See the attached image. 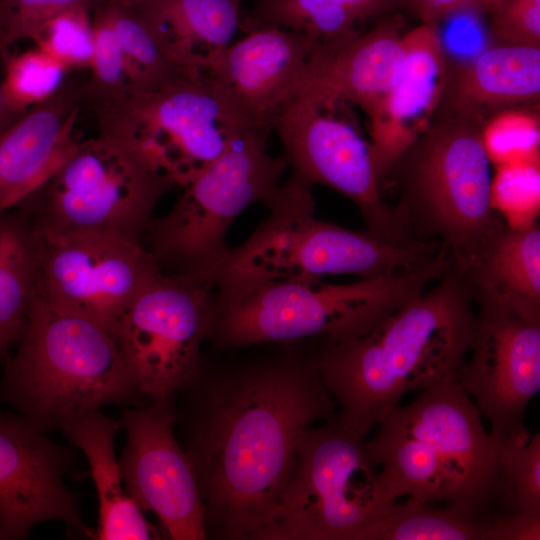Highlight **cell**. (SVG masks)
Instances as JSON below:
<instances>
[{
    "instance_id": "7a4b0ae2",
    "label": "cell",
    "mask_w": 540,
    "mask_h": 540,
    "mask_svg": "<svg viewBox=\"0 0 540 540\" xmlns=\"http://www.w3.org/2000/svg\"><path fill=\"white\" fill-rule=\"evenodd\" d=\"M477 306L466 273L454 266L422 293L352 339L323 343L315 356L339 407L338 420L365 436L413 390H425L465 362Z\"/></svg>"
},
{
    "instance_id": "7402d4cb",
    "label": "cell",
    "mask_w": 540,
    "mask_h": 540,
    "mask_svg": "<svg viewBox=\"0 0 540 540\" xmlns=\"http://www.w3.org/2000/svg\"><path fill=\"white\" fill-rule=\"evenodd\" d=\"M402 35L398 22L386 20L363 34L319 43L309 60L304 90L352 103L367 115L400 76Z\"/></svg>"
},
{
    "instance_id": "bcb514c9",
    "label": "cell",
    "mask_w": 540,
    "mask_h": 540,
    "mask_svg": "<svg viewBox=\"0 0 540 540\" xmlns=\"http://www.w3.org/2000/svg\"><path fill=\"white\" fill-rule=\"evenodd\" d=\"M1 213H2V212H0V214H1Z\"/></svg>"
},
{
    "instance_id": "b9f144b4",
    "label": "cell",
    "mask_w": 540,
    "mask_h": 540,
    "mask_svg": "<svg viewBox=\"0 0 540 540\" xmlns=\"http://www.w3.org/2000/svg\"><path fill=\"white\" fill-rule=\"evenodd\" d=\"M10 344L6 338L0 333V353H2Z\"/></svg>"
},
{
    "instance_id": "d4e9b609",
    "label": "cell",
    "mask_w": 540,
    "mask_h": 540,
    "mask_svg": "<svg viewBox=\"0 0 540 540\" xmlns=\"http://www.w3.org/2000/svg\"><path fill=\"white\" fill-rule=\"evenodd\" d=\"M474 296L508 305L540 322V228L506 226L467 269Z\"/></svg>"
},
{
    "instance_id": "ba28073f",
    "label": "cell",
    "mask_w": 540,
    "mask_h": 540,
    "mask_svg": "<svg viewBox=\"0 0 540 540\" xmlns=\"http://www.w3.org/2000/svg\"><path fill=\"white\" fill-rule=\"evenodd\" d=\"M91 107L98 135L119 143L180 188L209 167L234 137L251 125L200 70H184L158 87L129 89Z\"/></svg>"
},
{
    "instance_id": "ee69618b",
    "label": "cell",
    "mask_w": 540,
    "mask_h": 540,
    "mask_svg": "<svg viewBox=\"0 0 540 540\" xmlns=\"http://www.w3.org/2000/svg\"><path fill=\"white\" fill-rule=\"evenodd\" d=\"M107 1H112V2L125 4V5H132L138 2L139 0H107Z\"/></svg>"
},
{
    "instance_id": "603a6c76",
    "label": "cell",
    "mask_w": 540,
    "mask_h": 540,
    "mask_svg": "<svg viewBox=\"0 0 540 540\" xmlns=\"http://www.w3.org/2000/svg\"><path fill=\"white\" fill-rule=\"evenodd\" d=\"M241 0H139L132 6L176 67L205 71L241 28Z\"/></svg>"
},
{
    "instance_id": "8992f818",
    "label": "cell",
    "mask_w": 540,
    "mask_h": 540,
    "mask_svg": "<svg viewBox=\"0 0 540 540\" xmlns=\"http://www.w3.org/2000/svg\"><path fill=\"white\" fill-rule=\"evenodd\" d=\"M440 249L427 267L391 278L347 284L268 280L222 299L214 296L209 339L219 348L291 343L319 337L323 343L360 336L422 293L449 268Z\"/></svg>"
},
{
    "instance_id": "f546056e",
    "label": "cell",
    "mask_w": 540,
    "mask_h": 540,
    "mask_svg": "<svg viewBox=\"0 0 540 540\" xmlns=\"http://www.w3.org/2000/svg\"><path fill=\"white\" fill-rule=\"evenodd\" d=\"M495 444L500 463L498 503L506 512L540 514V433Z\"/></svg>"
},
{
    "instance_id": "1f68e13d",
    "label": "cell",
    "mask_w": 540,
    "mask_h": 540,
    "mask_svg": "<svg viewBox=\"0 0 540 540\" xmlns=\"http://www.w3.org/2000/svg\"><path fill=\"white\" fill-rule=\"evenodd\" d=\"M67 70L37 46L9 56L1 80L5 97L13 108L25 113L62 87Z\"/></svg>"
},
{
    "instance_id": "8fae6325",
    "label": "cell",
    "mask_w": 540,
    "mask_h": 540,
    "mask_svg": "<svg viewBox=\"0 0 540 540\" xmlns=\"http://www.w3.org/2000/svg\"><path fill=\"white\" fill-rule=\"evenodd\" d=\"M214 320L210 282L157 273L111 330L140 395L171 400L202 366Z\"/></svg>"
},
{
    "instance_id": "9c48e42d",
    "label": "cell",
    "mask_w": 540,
    "mask_h": 540,
    "mask_svg": "<svg viewBox=\"0 0 540 540\" xmlns=\"http://www.w3.org/2000/svg\"><path fill=\"white\" fill-rule=\"evenodd\" d=\"M173 187L125 147L98 135L81 141L18 207L42 232H102L142 242L157 203Z\"/></svg>"
},
{
    "instance_id": "5b68a950",
    "label": "cell",
    "mask_w": 540,
    "mask_h": 540,
    "mask_svg": "<svg viewBox=\"0 0 540 540\" xmlns=\"http://www.w3.org/2000/svg\"><path fill=\"white\" fill-rule=\"evenodd\" d=\"M481 132L470 120L433 121L384 179L397 188L393 208L409 236L440 244L461 270L506 228L491 204V162Z\"/></svg>"
},
{
    "instance_id": "484cf974",
    "label": "cell",
    "mask_w": 540,
    "mask_h": 540,
    "mask_svg": "<svg viewBox=\"0 0 540 540\" xmlns=\"http://www.w3.org/2000/svg\"><path fill=\"white\" fill-rule=\"evenodd\" d=\"M39 241L30 215L0 214V333L15 344L38 295Z\"/></svg>"
},
{
    "instance_id": "5bb4252c",
    "label": "cell",
    "mask_w": 540,
    "mask_h": 540,
    "mask_svg": "<svg viewBox=\"0 0 540 540\" xmlns=\"http://www.w3.org/2000/svg\"><path fill=\"white\" fill-rule=\"evenodd\" d=\"M477 322L457 378L490 422L494 442L529 438L522 419L540 390V322L506 304L474 296Z\"/></svg>"
},
{
    "instance_id": "d6986e66",
    "label": "cell",
    "mask_w": 540,
    "mask_h": 540,
    "mask_svg": "<svg viewBox=\"0 0 540 540\" xmlns=\"http://www.w3.org/2000/svg\"><path fill=\"white\" fill-rule=\"evenodd\" d=\"M402 44L400 76L367 114L381 188L399 156L430 126L449 66L436 25L421 23L402 35Z\"/></svg>"
},
{
    "instance_id": "4316f807",
    "label": "cell",
    "mask_w": 540,
    "mask_h": 540,
    "mask_svg": "<svg viewBox=\"0 0 540 540\" xmlns=\"http://www.w3.org/2000/svg\"><path fill=\"white\" fill-rule=\"evenodd\" d=\"M394 0H255L246 31L276 27L307 34L320 43L349 37L363 20L388 9Z\"/></svg>"
},
{
    "instance_id": "52a82bcc",
    "label": "cell",
    "mask_w": 540,
    "mask_h": 540,
    "mask_svg": "<svg viewBox=\"0 0 540 540\" xmlns=\"http://www.w3.org/2000/svg\"><path fill=\"white\" fill-rule=\"evenodd\" d=\"M272 128L248 125L226 150L187 185L171 210L152 219L142 243L167 275L210 282L224 262L227 232L249 205L267 206L281 187L287 166L272 156Z\"/></svg>"
},
{
    "instance_id": "f6af8a7d",
    "label": "cell",
    "mask_w": 540,
    "mask_h": 540,
    "mask_svg": "<svg viewBox=\"0 0 540 540\" xmlns=\"http://www.w3.org/2000/svg\"><path fill=\"white\" fill-rule=\"evenodd\" d=\"M0 539H3V536H2V534H1V533H0Z\"/></svg>"
},
{
    "instance_id": "2e32d148",
    "label": "cell",
    "mask_w": 540,
    "mask_h": 540,
    "mask_svg": "<svg viewBox=\"0 0 540 540\" xmlns=\"http://www.w3.org/2000/svg\"><path fill=\"white\" fill-rule=\"evenodd\" d=\"M172 400L123 410L120 425L127 439L118 464L127 494L143 512L157 516L169 538L203 540L205 508L193 464L175 437Z\"/></svg>"
},
{
    "instance_id": "7bdbcfd3",
    "label": "cell",
    "mask_w": 540,
    "mask_h": 540,
    "mask_svg": "<svg viewBox=\"0 0 540 540\" xmlns=\"http://www.w3.org/2000/svg\"><path fill=\"white\" fill-rule=\"evenodd\" d=\"M504 0H489V12L495 10Z\"/></svg>"
},
{
    "instance_id": "4fadbf2b",
    "label": "cell",
    "mask_w": 540,
    "mask_h": 540,
    "mask_svg": "<svg viewBox=\"0 0 540 540\" xmlns=\"http://www.w3.org/2000/svg\"><path fill=\"white\" fill-rule=\"evenodd\" d=\"M36 230L37 296L109 332L136 295L160 272L141 241L102 232L53 234Z\"/></svg>"
},
{
    "instance_id": "74e56055",
    "label": "cell",
    "mask_w": 540,
    "mask_h": 540,
    "mask_svg": "<svg viewBox=\"0 0 540 540\" xmlns=\"http://www.w3.org/2000/svg\"><path fill=\"white\" fill-rule=\"evenodd\" d=\"M484 540H539L540 514L492 513L484 519Z\"/></svg>"
},
{
    "instance_id": "44dd1931",
    "label": "cell",
    "mask_w": 540,
    "mask_h": 540,
    "mask_svg": "<svg viewBox=\"0 0 540 540\" xmlns=\"http://www.w3.org/2000/svg\"><path fill=\"white\" fill-rule=\"evenodd\" d=\"M540 47L491 44L475 57L450 63L433 121L482 125L504 110L538 106Z\"/></svg>"
},
{
    "instance_id": "e0dca14e",
    "label": "cell",
    "mask_w": 540,
    "mask_h": 540,
    "mask_svg": "<svg viewBox=\"0 0 540 540\" xmlns=\"http://www.w3.org/2000/svg\"><path fill=\"white\" fill-rule=\"evenodd\" d=\"M73 454L17 412L0 410V533L25 539L45 521L63 522L86 537L75 493L65 484Z\"/></svg>"
},
{
    "instance_id": "60d3db41",
    "label": "cell",
    "mask_w": 540,
    "mask_h": 540,
    "mask_svg": "<svg viewBox=\"0 0 540 540\" xmlns=\"http://www.w3.org/2000/svg\"><path fill=\"white\" fill-rule=\"evenodd\" d=\"M6 53L5 46H4V30L1 20V13H0V57H4Z\"/></svg>"
},
{
    "instance_id": "4dcf8cb0",
    "label": "cell",
    "mask_w": 540,
    "mask_h": 540,
    "mask_svg": "<svg viewBox=\"0 0 540 540\" xmlns=\"http://www.w3.org/2000/svg\"><path fill=\"white\" fill-rule=\"evenodd\" d=\"M491 204L508 228L523 229L537 224L540 160L496 165L491 178Z\"/></svg>"
},
{
    "instance_id": "836d02e7",
    "label": "cell",
    "mask_w": 540,
    "mask_h": 540,
    "mask_svg": "<svg viewBox=\"0 0 540 540\" xmlns=\"http://www.w3.org/2000/svg\"><path fill=\"white\" fill-rule=\"evenodd\" d=\"M94 50L91 78L84 84V100L90 105L117 97L131 88L122 52L110 23L96 7L91 13Z\"/></svg>"
},
{
    "instance_id": "f1b7e54d",
    "label": "cell",
    "mask_w": 540,
    "mask_h": 540,
    "mask_svg": "<svg viewBox=\"0 0 540 540\" xmlns=\"http://www.w3.org/2000/svg\"><path fill=\"white\" fill-rule=\"evenodd\" d=\"M98 8L110 23L122 52L130 89H152L184 71L163 54L132 5L105 0Z\"/></svg>"
},
{
    "instance_id": "d6a6232c",
    "label": "cell",
    "mask_w": 540,
    "mask_h": 540,
    "mask_svg": "<svg viewBox=\"0 0 540 540\" xmlns=\"http://www.w3.org/2000/svg\"><path fill=\"white\" fill-rule=\"evenodd\" d=\"M482 141L491 163L540 160L539 105L504 110L482 124Z\"/></svg>"
},
{
    "instance_id": "f35d334b",
    "label": "cell",
    "mask_w": 540,
    "mask_h": 540,
    "mask_svg": "<svg viewBox=\"0 0 540 540\" xmlns=\"http://www.w3.org/2000/svg\"><path fill=\"white\" fill-rule=\"evenodd\" d=\"M423 24L436 25L463 13L489 12V0H403Z\"/></svg>"
},
{
    "instance_id": "7c38bea8",
    "label": "cell",
    "mask_w": 540,
    "mask_h": 540,
    "mask_svg": "<svg viewBox=\"0 0 540 540\" xmlns=\"http://www.w3.org/2000/svg\"><path fill=\"white\" fill-rule=\"evenodd\" d=\"M341 102L303 90L276 120L273 129L280 137L290 175L347 197L371 234L403 246L426 244L412 239L393 206L384 202L371 144L339 113Z\"/></svg>"
},
{
    "instance_id": "3957f363",
    "label": "cell",
    "mask_w": 540,
    "mask_h": 540,
    "mask_svg": "<svg viewBox=\"0 0 540 540\" xmlns=\"http://www.w3.org/2000/svg\"><path fill=\"white\" fill-rule=\"evenodd\" d=\"M0 380V403L48 432L108 405L138 406L111 333L36 297Z\"/></svg>"
},
{
    "instance_id": "30bf717a",
    "label": "cell",
    "mask_w": 540,
    "mask_h": 540,
    "mask_svg": "<svg viewBox=\"0 0 540 540\" xmlns=\"http://www.w3.org/2000/svg\"><path fill=\"white\" fill-rule=\"evenodd\" d=\"M364 436L337 417L312 426L275 509L267 540H358L379 503Z\"/></svg>"
},
{
    "instance_id": "ab89813d",
    "label": "cell",
    "mask_w": 540,
    "mask_h": 540,
    "mask_svg": "<svg viewBox=\"0 0 540 540\" xmlns=\"http://www.w3.org/2000/svg\"><path fill=\"white\" fill-rule=\"evenodd\" d=\"M23 114L13 108L7 101L0 80V133L17 121Z\"/></svg>"
},
{
    "instance_id": "cb8c5ba5",
    "label": "cell",
    "mask_w": 540,
    "mask_h": 540,
    "mask_svg": "<svg viewBox=\"0 0 540 540\" xmlns=\"http://www.w3.org/2000/svg\"><path fill=\"white\" fill-rule=\"evenodd\" d=\"M120 423L101 410L75 418L59 430L85 455L97 491L99 518L94 539H159L144 512L127 494L115 456L114 440Z\"/></svg>"
},
{
    "instance_id": "83f0119b",
    "label": "cell",
    "mask_w": 540,
    "mask_h": 540,
    "mask_svg": "<svg viewBox=\"0 0 540 540\" xmlns=\"http://www.w3.org/2000/svg\"><path fill=\"white\" fill-rule=\"evenodd\" d=\"M484 519L461 508L408 498L391 502L358 540H484Z\"/></svg>"
},
{
    "instance_id": "277c9868",
    "label": "cell",
    "mask_w": 540,
    "mask_h": 540,
    "mask_svg": "<svg viewBox=\"0 0 540 540\" xmlns=\"http://www.w3.org/2000/svg\"><path fill=\"white\" fill-rule=\"evenodd\" d=\"M312 186L290 175L266 206L268 217L242 244L229 247L213 278L217 299L268 280H314L352 274L391 278L425 268L429 245L403 246L317 219Z\"/></svg>"
},
{
    "instance_id": "d590c367",
    "label": "cell",
    "mask_w": 540,
    "mask_h": 540,
    "mask_svg": "<svg viewBox=\"0 0 540 540\" xmlns=\"http://www.w3.org/2000/svg\"><path fill=\"white\" fill-rule=\"evenodd\" d=\"M105 0H0L5 50L22 40L35 42L43 27L67 11L93 10Z\"/></svg>"
},
{
    "instance_id": "8d00e7d4",
    "label": "cell",
    "mask_w": 540,
    "mask_h": 540,
    "mask_svg": "<svg viewBox=\"0 0 540 540\" xmlns=\"http://www.w3.org/2000/svg\"><path fill=\"white\" fill-rule=\"evenodd\" d=\"M491 13V44L540 47V0H504Z\"/></svg>"
},
{
    "instance_id": "6da1fadb",
    "label": "cell",
    "mask_w": 540,
    "mask_h": 540,
    "mask_svg": "<svg viewBox=\"0 0 540 540\" xmlns=\"http://www.w3.org/2000/svg\"><path fill=\"white\" fill-rule=\"evenodd\" d=\"M183 388L193 392L184 450L207 536L267 540L304 434L337 407L315 356L292 353L207 376L201 366Z\"/></svg>"
},
{
    "instance_id": "ac0fdd59",
    "label": "cell",
    "mask_w": 540,
    "mask_h": 540,
    "mask_svg": "<svg viewBox=\"0 0 540 540\" xmlns=\"http://www.w3.org/2000/svg\"><path fill=\"white\" fill-rule=\"evenodd\" d=\"M319 43L297 31L251 29L233 41L204 72L247 123L273 129L305 89L309 60Z\"/></svg>"
},
{
    "instance_id": "ffe728a7",
    "label": "cell",
    "mask_w": 540,
    "mask_h": 540,
    "mask_svg": "<svg viewBox=\"0 0 540 540\" xmlns=\"http://www.w3.org/2000/svg\"><path fill=\"white\" fill-rule=\"evenodd\" d=\"M83 101L84 85L63 84L0 133V212L33 195L80 144Z\"/></svg>"
},
{
    "instance_id": "9a60e30c",
    "label": "cell",
    "mask_w": 540,
    "mask_h": 540,
    "mask_svg": "<svg viewBox=\"0 0 540 540\" xmlns=\"http://www.w3.org/2000/svg\"><path fill=\"white\" fill-rule=\"evenodd\" d=\"M382 420L430 447L449 481L451 506L479 518L491 515L501 493L498 450L457 372L423 390L411 403L398 405Z\"/></svg>"
},
{
    "instance_id": "e575fe53",
    "label": "cell",
    "mask_w": 540,
    "mask_h": 540,
    "mask_svg": "<svg viewBox=\"0 0 540 540\" xmlns=\"http://www.w3.org/2000/svg\"><path fill=\"white\" fill-rule=\"evenodd\" d=\"M68 69L90 68L94 33L91 14L85 11H67L51 19L34 42Z\"/></svg>"
}]
</instances>
